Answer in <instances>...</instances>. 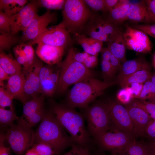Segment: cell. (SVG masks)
I'll return each mask as SVG.
<instances>
[{"instance_id":"obj_1","label":"cell","mask_w":155,"mask_h":155,"mask_svg":"<svg viewBox=\"0 0 155 155\" xmlns=\"http://www.w3.org/2000/svg\"><path fill=\"white\" fill-rule=\"evenodd\" d=\"M49 110L55 115L75 144L87 147L91 142L90 136L85 124L84 118L75 108L65 104L49 101Z\"/></svg>"},{"instance_id":"obj_10","label":"cell","mask_w":155,"mask_h":155,"mask_svg":"<svg viewBox=\"0 0 155 155\" xmlns=\"http://www.w3.org/2000/svg\"><path fill=\"white\" fill-rule=\"evenodd\" d=\"M108 104L112 127H115L133 137L137 135L125 107L115 101H109Z\"/></svg>"},{"instance_id":"obj_55","label":"cell","mask_w":155,"mask_h":155,"mask_svg":"<svg viewBox=\"0 0 155 155\" xmlns=\"http://www.w3.org/2000/svg\"><path fill=\"white\" fill-rule=\"evenodd\" d=\"M101 52L102 60L109 61L112 54L108 47L103 48Z\"/></svg>"},{"instance_id":"obj_3","label":"cell","mask_w":155,"mask_h":155,"mask_svg":"<svg viewBox=\"0 0 155 155\" xmlns=\"http://www.w3.org/2000/svg\"><path fill=\"white\" fill-rule=\"evenodd\" d=\"M34 144L42 142L49 144L59 154L74 143L55 115L49 110H46L34 132Z\"/></svg>"},{"instance_id":"obj_54","label":"cell","mask_w":155,"mask_h":155,"mask_svg":"<svg viewBox=\"0 0 155 155\" xmlns=\"http://www.w3.org/2000/svg\"><path fill=\"white\" fill-rule=\"evenodd\" d=\"M119 0H104L106 11H110L120 3Z\"/></svg>"},{"instance_id":"obj_44","label":"cell","mask_w":155,"mask_h":155,"mask_svg":"<svg viewBox=\"0 0 155 155\" xmlns=\"http://www.w3.org/2000/svg\"><path fill=\"white\" fill-rule=\"evenodd\" d=\"M133 28L141 30L155 38V24L135 25Z\"/></svg>"},{"instance_id":"obj_46","label":"cell","mask_w":155,"mask_h":155,"mask_svg":"<svg viewBox=\"0 0 155 155\" xmlns=\"http://www.w3.org/2000/svg\"><path fill=\"white\" fill-rule=\"evenodd\" d=\"M69 51L74 59L83 64L85 59L90 55L84 51L82 53L77 52L72 48H70Z\"/></svg>"},{"instance_id":"obj_22","label":"cell","mask_w":155,"mask_h":155,"mask_svg":"<svg viewBox=\"0 0 155 155\" xmlns=\"http://www.w3.org/2000/svg\"><path fill=\"white\" fill-rule=\"evenodd\" d=\"M130 4L128 0H120L119 4L109 11L108 20L115 25L121 24L127 20V13Z\"/></svg>"},{"instance_id":"obj_36","label":"cell","mask_w":155,"mask_h":155,"mask_svg":"<svg viewBox=\"0 0 155 155\" xmlns=\"http://www.w3.org/2000/svg\"><path fill=\"white\" fill-rule=\"evenodd\" d=\"M40 85L41 95L47 97L52 96L55 92L57 86V85L52 82L49 78L41 83Z\"/></svg>"},{"instance_id":"obj_33","label":"cell","mask_w":155,"mask_h":155,"mask_svg":"<svg viewBox=\"0 0 155 155\" xmlns=\"http://www.w3.org/2000/svg\"><path fill=\"white\" fill-rule=\"evenodd\" d=\"M155 98V87L150 80L144 84L141 92L138 98L141 100L148 99L154 101Z\"/></svg>"},{"instance_id":"obj_52","label":"cell","mask_w":155,"mask_h":155,"mask_svg":"<svg viewBox=\"0 0 155 155\" xmlns=\"http://www.w3.org/2000/svg\"><path fill=\"white\" fill-rule=\"evenodd\" d=\"M109 61L116 73L118 71H119L122 65L118 59L112 55Z\"/></svg>"},{"instance_id":"obj_29","label":"cell","mask_w":155,"mask_h":155,"mask_svg":"<svg viewBox=\"0 0 155 155\" xmlns=\"http://www.w3.org/2000/svg\"><path fill=\"white\" fill-rule=\"evenodd\" d=\"M18 118L15 113L14 109L7 110L0 107V123L3 127L10 126L13 122Z\"/></svg>"},{"instance_id":"obj_58","label":"cell","mask_w":155,"mask_h":155,"mask_svg":"<svg viewBox=\"0 0 155 155\" xmlns=\"http://www.w3.org/2000/svg\"><path fill=\"white\" fill-rule=\"evenodd\" d=\"M150 80L155 87V72L152 75Z\"/></svg>"},{"instance_id":"obj_42","label":"cell","mask_w":155,"mask_h":155,"mask_svg":"<svg viewBox=\"0 0 155 155\" xmlns=\"http://www.w3.org/2000/svg\"><path fill=\"white\" fill-rule=\"evenodd\" d=\"M117 97L119 102L124 104H127L130 103L133 99L126 87L122 88L118 91Z\"/></svg>"},{"instance_id":"obj_34","label":"cell","mask_w":155,"mask_h":155,"mask_svg":"<svg viewBox=\"0 0 155 155\" xmlns=\"http://www.w3.org/2000/svg\"><path fill=\"white\" fill-rule=\"evenodd\" d=\"M32 148L38 155H58V152L52 147L46 143H35Z\"/></svg>"},{"instance_id":"obj_18","label":"cell","mask_w":155,"mask_h":155,"mask_svg":"<svg viewBox=\"0 0 155 155\" xmlns=\"http://www.w3.org/2000/svg\"><path fill=\"white\" fill-rule=\"evenodd\" d=\"M75 40L82 47L84 52L90 55L97 56L103 48V42L86 35L79 33L75 34Z\"/></svg>"},{"instance_id":"obj_15","label":"cell","mask_w":155,"mask_h":155,"mask_svg":"<svg viewBox=\"0 0 155 155\" xmlns=\"http://www.w3.org/2000/svg\"><path fill=\"white\" fill-rule=\"evenodd\" d=\"M37 44L36 53L42 61L49 65L60 62L64 54L65 48L42 43Z\"/></svg>"},{"instance_id":"obj_24","label":"cell","mask_w":155,"mask_h":155,"mask_svg":"<svg viewBox=\"0 0 155 155\" xmlns=\"http://www.w3.org/2000/svg\"><path fill=\"white\" fill-rule=\"evenodd\" d=\"M44 107V98L43 96L41 95L33 98L24 104L23 114L17 120L24 119Z\"/></svg>"},{"instance_id":"obj_37","label":"cell","mask_w":155,"mask_h":155,"mask_svg":"<svg viewBox=\"0 0 155 155\" xmlns=\"http://www.w3.org/2000/svg\"><path fill=\"white\" fill-rule=\"evenodd\" d=\"M13 16H9L0 11V32L6 34L11 33Z\"/></svg>"},{"instance_id":"obj_40","label":"cell","mask_w":155,"mask_h":155,"mask_svg":"<svg viewBox=\"0 0 155 155\" xmlns=\"http://www.w3.org/2000/svg\"><path fill=\"white\" fill-rule=\"evenodd\" d=\"M70 149L62 155H93L90 151L88 147L73 143Z\"/></svg>"},{"instance_id":"obj_27","label":"cell","mask_w":155,"mask_h":155,"mask_svg":"<svg viewBox=\"0 0 155 155\" xmlns=\"http://www.w3.org/2000/svg\"><path fill=\"white\" fill-rule=\"evenodd\" d=\"M27 74L24 86V92L25 95L29 100L31 99L30 98L32 99L35 98L34 88L36 73L33 66Z\"/></svg>"},{"instance_id":"obj_26","label":"cell","mask_w":155,"mask_h":155,"mask_svg":"<svg viewBox=\"0 0 155 155\" xmlns=\"http://www.w3.org/2000/svg\"><path fill=\"white\" fill-rule=\"evenodd\" d=\"M111 153L113 155H147L144 144L134 140L119 151Z\"/></svg>"},{"instance_id":"obj_21","label":"cell","mask_w":155,"mask_h":155,"mask_svg":"<svg viewBox=\"0 0 155 155\" xmlns=\"http://www.w3.org/2000/svg\"><path fill=\"white\" fill-rule=\"evenodd\" d=\"M152 75L149 70H142L116 80L121 87L124 88L134 83H144L150 80Z\"/></svg>"},{"instance_id":"obj_19","label":"cell","mask_w":155,"mask_h":155,"mask_svg":"<svg viewBox=\"0 0 155 155\" xmlns=\"http://www.w3.org/2000/svg\"><path fill=\"white\" fill-rule=\"evenodd\" d=\"M108 42V47L112 55L123 63L127 61L125 56L126 47L123 32L119 30L110 38Z\"/></svg>"},{"instance_id":"obj_16","label":"cell","mask_w":155,"mask_h":155,"mask_svg":"<svg viewBox=\"0 0 155 155\" xmlns=\"http://www.w3.org/2000/svg\"><path fill=\"white\" fill-rule=\"evenodd\" d=\"M25 80L22 73L12 75L10 76L6 86V90L14 99L21 100L24 104L29 101L24 92Z\"/></svg>"},{"instance_id":"obj_30","label":"cell","mask_w":155,"mask_h":155,"mask_svg":"<svg viewBox=\"0 0 155 155\" xmlns=\"http://www.w3.org/2000/svg\"><path fill=\"white\" fill-rule=\"evenodd\" d=\"M25 55L27 64L23 73H27L29 70L33 67L36 59L34 57V53L32 45L29 43L22 44H20Z\"/></svg>"},{"instance_id":"obj_39","label":"cell","mask_w":155,"mask_h":155,"mask_svg":"<svg viewBox=\"0 0 155 155\" xmlns=\"http://www.w3.org/2000/svg\"><path fill=\"white\" fill-rule=\"evenodd\" d=\"M13 98L3 87L0 88V107H9L11 109H14L13 104Z\"/></svg>"},{"instance_id":"obj_2","label":"cell","mask_w":155,"mask_h":155,"mask_svg":"<svg viewBox=\"0 0 155 155\" xmlns=\"http://www.w3.org/2000/svg\"><path fill=\"white\" fill-rule=\"evenodd\" d=\"M117 84L116 80L106 82L94 77L86 78L74 84L68 92L65 104L75 109H85L106 89Z\"/></svg>"},{"instance_id":"obj_9","label":"cell","mask_w":155,"mask_h":155,"mask_svg":"<svg viewBox=\"0 0 155 155\" xmlns=\"http://www.w3.org/2000/svg\"><path fill=\"white\" fill-rule=\"evenodd\" d=\"M134 140L133 137L130 135L112 127L96 141L102 149L115 152L121 150Z\"/></svg>"},{"instance_id":"obj_5","label":"cell","mask_w":155,"mask_h":155,"mask_svg":"<svg viewBox=\"0 0 155 155\" xmlns=\"http://www.w3.org/2000/svg\"><path fill=\"white\" fill-rule=\"evenodd\" d=\"M85 109L88 131L90 136L96 140L112 127L108 103L94 102Z\"/></svg>"},{"instance_id":"obj_8","label":"cell","mask_w":155,"mask_h":155,"mask_svg":"<svg viewBox=\"0 0 155 155\" xmlns=\"http://www.w3.org/2000/svg\"><path fill=\"white\" fill-rule=\"evenodd\" d=\"M71 42L69 33L61 22L57 25L47 28L29 43L32 45L42 43L65 48Z\"/></svg>"},{"instance_id":"obj_59","label":"cell","mask_w":155,"mask_h":155,"mask_svg":"<svg viewBox=\"0 0 155 155\" xmlns=\"http://www.w3.org/2000/svg\"><path fill=\"white\" fill-rule=\"evenodd\" d=\"M153 63L154 65V67H155V55L154 56V59H153Z\"/></svg>"},{"instance_id":"obj_38","label":"cell","mask_w":155,"mask_h":155,"mask_svg":"<svg viewBox=\"0 0 155 155\" xmlns=\"http://www.w3.org/2000/svg\"><path fill=\"white\" fill-rule=\"evenodd\" d=\"M101 68L103 74L104 81H113V79L116 74L109 61L102 60Z\"/></svg>"},{"instance_id":"obj_31","label":"cell","mask_w":155,"mask_h":155,"mask_svg":"<svg viewBox=\"0 0 155 155\" xmlns=\"http://www.w3.org/2000/svg\"><path fill=\"white\" fill-rule=\"evenodd\" d=\"M18 38L11 33L0 32V50L1 52L9 49L18 41Z\"/></svg>"},{"instance_id":"obj_45","label":"cell","mask_w":155,"mask_h":155,"mask_svg":"<svg viewBox=\"0 0 155 155\" xmlns=\"http://www.w3.org/2000/svg\"><path fill=\"white\" fill-rule=\"evenodd\" d=\"M143 84L134 83L126 87L130 93L133 99L138 98L142 91L144 85Z\"/></svg>"},{"instance_id":"obj_7","label":"cell","mask_w":155,"mask_h":155,"mask_svg":"<svg viewBox=\"0 0 155 155\" xmlns=\"http://www.w3.org/2000/svg\"><path fill=\"white\" fill-rule=\"evenodd\" d=\"M34 133L32 128L13 124L7 131L6 139L13 152L21 155L34 144Z\"/></svg>"},{"instance_id":"obj_23","label":"cell","mask_w":155,"mask_h":155,"mask_svg":"<svg viewBox=\"0 0 155 155\" xmlns=\"http://www.w3.org/2000/svg\"><path fill=\"white\" fill-rule=\"evenodd\" d=\"M0 66L9 76L22 73L21 65L11 55L1 52Z\"/></svg>"},{"instance_id":"obj_41","label":"cell","mask_w":155,"mask_h":155,"mask_svg":"<svg viewBox=\"0 0 155 155\" xmlns=\"http://www.w3.org/2000/svg\"><path fill=\"white\" fill-rule=\"evenodd\" d=\"M85 4L95 11H106L104 0H84Z\"/></svg>"},{"instance_id":"obj_56","label":"cell","mask_w":155,"mask_h":155,"mask_svg":"<svg viewBox=\"0 0 155 155\" xmlns=\"http://www.w3.org/2000/svg\"><path fill=\"white\" fill-rule=\"evenodd\" d=\"M10 76L0 66V84L1 86H3V81L8 80Z\"/></svg>"},{"instance_id":"obj_49","label":"cell","mask_w":155,"mask_h":155,"mask_svg":"<svg viewBox=\"0 0 155 155\" xmlns=\"http://www.w3.org/2000/svg\"><path fill=\"white\" fill-rule=\"evenodd\" d=\"M98 62L97 56L90 55L85 59L83 64L87 68L91 69L96 67Z\"/></svg>"},{"instance_id":"obj_17","label":"cell","mask_w":155,"mask_h":155,"mask_svg":"<svg viewBox=\"0 0 155 155\" xmlns=\"http://www.w3.org/2000/svg\"><path fill=\"white\" fill-rule=\"evenodd\" d=\"M127 20L135 22L152 23L149 13L144 1L131 3L127 16Z\"/></svg>"},{"instance_id":"obj_13","label":"cell","mask_w":155,"mask_h":155,"mask_svg":"<svg viewBox=\"0 0 155 155\" xmlns=\"http://www.w3.org/2000/svg\"><path fill=\"white\" fill-rule=\"evenodd\" d=\"M37 7L33 1L25 5L13 16L11 26V33L15 35L18 32H23L38 14Z\"/></svg>"},{"instance_id":"obj_50","label":"cell","mask_w":155,"mask_h":155,"mask_svg":"<svg viewBox=\"0 0 155 155\" xmlns=\"http://www.w3.org/2000/svg\"><path fill=\"white\" fill-rule=\"evenodd\" d=\"M6 139L5 134L2 133L0 135V155H9V148L5 146L4 141Z\"/></svg>"},{"instance_id":"obj_28","label":"cell","mask_w":155,"mask_h":155,"mask_svg":"<svg viewBox=\"0 0 155 155\" xmlns=\"http://www.w3.org/2000/svg\"><path fill=\"white\" fill-rule=\"evenodd\" d=\"M46 110L44 107L24 119L17 120L18 124L28 128H32L42 121L44 116Z\"/></svg>"},{"instance_id":"obj_53","label":"cell","mask_w":155,"mask_h":155,"mask_svg":"<svg viewBox=\"0 0 155 155\" xmlns=\"http://www.w3.org/2000/svg\"><path fill=\"white\" fill-rule=\"evenodd\" d=\"M144 145L147 155H155V139Z\"/></svg>"},{"instance_id":"obj_51","label":"cell","mask_w":155,"mask_h":155,"mask_svg":"<svg viewBox=\"0 0 155 155\" xmlns=\"http://www.w3.org/2000/svg\"><path fill=\"white\" fill-rule=\"evenodd\" d=\"M145 134L152 140L155 139V120H153L148 125Z\"/></svg>"},{"instance_id":"obj_47","label":"cell","mask_w":155,"mask_h":155,"mask_svg":"<svg viewBox=\"0 0 155 155\" xmlns=\"http://www.w3.org/2000/svg\"><path fill=\"white\" fill-rule=\"evenodd\" d=\"M54 71L53 69L50 66H46L42 67L39 73L40 84L49 78L50 75Z\"/></svg>"},{"instance_id":"obj_12","label":"cell","mask_w":155,"mask_h":155,"mask_svg":"<svg viewBox=\"0 0 155 155\" xmlns=\"http://www.w3.org/2000/svg\"><path fill=\"white\" fill-rule=\"evenodd\" d=\"M55 12H51L48 9L44 14L37 15L23 32L22 37L23 42L32 40L37 38L47 28L49 24L56 20Z\"/></svg>"},{"instance_id":"obj_25","label":"cell","mask_w":155,"mask_h":155,"mask_svg":"<svg viewBox=\"0 0 155 155\" xmlns=\"http://www.w3.org/2000/svg\"><path fill=\"white\" fill-rule=\"evenodd\" d=\"M27 2L26 0H0V11L13 16L26 5Z\"/></svg>"},{"instance_id":"obj_48","label":"cell","mask_w":155,"mask_h":155,"mask_svg":"<svg viewBox=\"0 0 155 155\" xmlns=\"http://www.w3.org/2000/svg\"><path fill=\"white\" fill-rule=\"evenodd\" d=\"M144 1L149 13L152 23L155 24V0Z\"/></svg>"},{"instance_id":"obj_14","label":"cell","mask_w":155,"mask_h":155,"mask_svg":"<svg viewBox=\"0 0 155 155\" xmlns=\"http://www.w3.org/2000/svg\"><path fill=\"white\" fill-rule=\"evenodd\" d=\"M137 134H145L146 129L153 119L143 110L129 104L125 106Z\"/></svg>"},{"instance_id":"obj_4","label":"cell","mask_w":155,"mask_h":155,"mask_svg":"<svg viewBox=\"0 0 155 155\" xmlns=\"http://www.w3.org/2000/svg\"><path fill=\"white\" fill-rule=\"evenodd\" d=\"M58 64L59 77L55 93L59 94L64 93L70 86L94 75L92 70L74 59L69 51L65 59Z\"/></svg>"},{"instance_id":"obj_32","label":"cell","mask_w":155,"mask_h":155,"mask_svg":"<svg viewBox=\"0 0 155 155\" xmlns=\"http://www.w3.org/2000/svg\"><path fill=\"white\" fill-rule=\"evenodd\" d=\"M144 110L153 119L155 120V103L144 100H133L129 104Z\"/></svg>"},{"instance_id":"obj_20","label":"cell","mask_w":155,"mask_h":155,"mask_svg":"<svg viewBox=\"0 0 155 155\" xmlns=\"http://www.w3.org/2000/svg\"><path fill=\"white\" fill-rule=\"evenodd\" d=\"M149 68L148 64L142 59L127 60L122 64L117 80L140 70H149Z\"/></svg>"},{"instance_id":"obj_35","label":"cell","mask_w":155,"mask_h":155,"mask_svg":"<svg viewBox=\"0 0 155 155\" xmlns=\"http://www.w3.org/2000/svg\"><path fill=\"white\" fill-rule=\"evenodd\" d=\"M66 0H39L34 1L37 6L42 7L48 9H63Z\"/></svg>"},{"instance_id":"obj_57","label":"cell","mask_w":155,"mask_h":155,"mask_svg":"<svg viewBox=\"0 0 155 155\" xmlns=\"http://www.w3.org/2000/svg\"><path fill=\"white\" fill-rule=\"evenodd\" d=\"M25 155H38L36 152L31 148L28 150Z\"/></svg>"},{"instance_id":"obj_60","label":"cell","mask_w":155,"mask_h":155,"mask_svg":"<svg viewBox=\"0 0 155 155\" xmlns=\"http://www.w3.org/2000/svg\"><path fill=\"white\" fill-rule=\"evenodd\" d=\"M100 155H113L112 153H111L110 154H101Z\"/></svg>"},{"instance_id":"obj_43","label":"cell","mask_w":155,"mask_h":155,"mask_svg":"<svg viewBox=\"0 0 155 155\" xmlns=\"http://www.w3.org/2000/svg\"><path fill=\"white\" fill-rule=\"evenodd\" d=\"M13 52L18 62L23 66V70L26 69L27 61L25 55L19 45L16 46L13 49Z\"/></svg>"},{"instance_id":"obj_61","label":"cell","mask_w":155,"mask_h":155,"mask_svg":"<svg viewBox=\"0 0 155 155\" xmlns=\"http://www.w3.org/2000/svg\"><path fill=\"white\" fill-rule=\"evenodd\" d=\"M153 102L154 103H155V98L154 101H153Z\"/></svg>"},{"instance_id":"obj_6","label":"cell","mask_w":155,"mask_h":155,"mask_svg":"<svg viewBox=\"0 0 155 155\" xmlns=\"http://www.w3.org/2000/svg\"><path fill=\"white\" fill-rule=\"evenodd\" d=\"M86 5L84 0L66 1L61 23L69 33H78L92 17L93 14Z\"/></svg>"},{"instance_id":"obj_11","label":"cell","mask_w":155,"mask_h":155,"mask_svg":"<svg viewBox=\"0 0 155 155\" xmlns=\"http://www.w3.org/2000/svg\"><path fill=\"white\" fill-rule=\"evenodd\" d=\"M123 36L126 47L128 49L143 53L150 52L151 42L146 34L128 25Z\"/></svg>"}]
</instances>
